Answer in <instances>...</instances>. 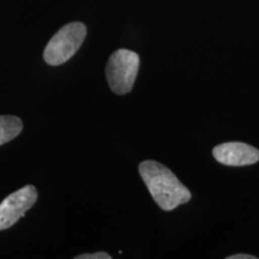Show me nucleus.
I'll return each mask as SVG.
<instances>
[{"label":"nucleus","mask_w":259,"mask_h":259,"mask_svg":"<svg viewBox=\"0 0 259 259\" xmlns=\"http://www.w3.org/2000/svg\"><path fill=\"white\" fill-rule=\"evenodd\" d=\"M138 170L155 203L164 211L174 210L191 199L189 189L163 164L151 160L143 161Z\"/></svg>","instance_id":"f257e3e1"},{"label":"nucleus","mask_w":259,"mask_h":259,"mask_svg":"<svg viewBox=\"0 0 259 259\" xmlns=\"http://www.w3.org/2000/svg\"><path fill=\"white\" fill-rule=\"evenodd\" d=\"M87 36V27L80 22L64 25L51 38L45 48L44 59L48 65L58 66L66 63L82 46Z\"/></svg>","instance_id":"f03ea898"},{"label":"nucleus","mask_w":259,"mask_h":259,"mask_svg":"<svg viewBox=\"0 0 259 259\" xmlns=\"http://www.w3.org/2000/svg\"><path fill=\"white\" fill-rule=\"evenodd\" d=\"M139 69V57L134 51H115L106 66V77L112 92L125 95L134 88Z\"/></svg>","instance_id":"7ed1b4c3"},{"label":"nucleus","mask_w":259,"mask_h":259,"mask_svg":"<svg viewBox=\"0 0 259 259\" xmlns=\"http://www.w3.org/2000/svg\"><path fill=\"white\" fill-rule=\"evenodd\" d=\"M37 200L35 186L27 185L16 191L0 203V231L12 227L32 208Z\"/></svg>","instance_id":"20e7f679"},{"label":"nucleus","mask_w":259,"mask_h":259,"mask_svg":"<svg viewBox=\"0 0 259 259\" xmlns=\"http://www.w3.org/2000/svg\"><path fill=\"white\" fill-rule=\"evenodd\" d=\"M213 158L225 166L242 167L259 161V150L242 142H228L212 149Z\"/></svg>","instance_id":"39448f33"},{"label":"nucleus","mask_w":259,"mask_h":259,"mask_svg":"<svg viewBox=\"0 0 259 259\" xmlns=\"http://www.w3.org/2000/svg\"><path fill=\"white\" fill-rule=\"evenodd\" d=\"M23 124L15 115H0V145L8 143L22 132Z\"/></svg>","instance_id":"423d86ee"},{"label":"nucleus","mask_w":259,"mask_h":259,"mask_svg":"<svg viewBox=\"0 0 259 259\" xmlns=\"http://www.w3.org/2000/svg\"><path fill=\"white\" fill-rule=\"evenodd\" d=\"M76 259H111L112 257L106 252H96V253H84L74 257Z\"/></svg>","instance_id":"0eeeda50"},{"label":"nucleus","mask_w":259,"mask_h":259,"mask_svg":"<svg viewBox=\"0 0 259 259\" xmlns=\"http://www.w3.org/2000/svg\"><path fill=\"white\" fill-rule=\"evenodd\" d=\"M227 259H257L255 255L252 254H244V253H238V254H233V255H228Z\"/></svg>","instance_id":"6e6552de"}]
</instances>
